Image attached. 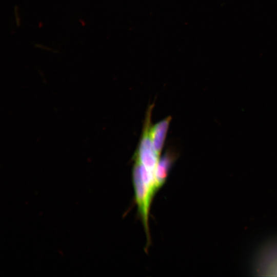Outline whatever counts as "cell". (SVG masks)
<instances>
[{
	"instance_id": "cell-1",
	"label": "cell",
	"mask_w": 277,
	"mask_h": 277,
	"mask_svg": "<svg viewBox=\"0 0 277 277\" xmlns=\"http://www.w3.org/2000/svg\"><path fill=\"white\" fill-rule=\"evenodd\" d=\"M153 106L154 104L149 105L147 110L142 133L133 160L155 172L160 156L154 149L150 135L151 114Z\"/></svg>"
},
{
	"instance_id": "cell-2",
	"label": "cell",
	"mask_w": 277,
	"mask_h": 277,
	"mask_svg": "<svg viewBox=\"0 0 277 277\" xmlns=\"http://www.w3.org/2000/svg\"><path fill=\"white\" fill-rule=\"evenodd\" d=\"M132 183L134 192L135 203L137 212L143 225L147 238L146 249L151 243L149 227V215L152 200L156 194L154 190L144 183L137 173L132 171Z\"/></svg>"
},
{
	"instance_id": "cell-3",
	"label": "cell",
	"mask_w": 277,
	"mask_h": 277,
	"mask_svg": "<svg viewBox=\"0 0 277 277\" xmlns=\"http://www.w3.org/2000/svg\"><path fill=\"white\" fill-rule=\"evenodd\" d=\"M256 269L262 275H277V239L263 247L256 260Z\"/></svg>"
},
{
	"instance_id": "cell-4",
	"label": "cell",
	"mask_w": 277,
	"mask_h": 277,
	"mask_svg": "<svg viewBox=\"0 0 277 277\" xmlns=\"http://www.w3.org/2000/svg\"><path fill=\"white\" fill-rule=\"evenodd\" d=\"M178 153L172 148L167 149L160 157L155 170L154 174L156 187L159 190L166 183L170 171L176 161Z\"/></svg>"
},
{
	"instance_id": "cell-5",
	"label": "cell",
	"mask_w": 277,
	"mask_h": 277,
	"mask_svg": "<svg viewBox=\"0 0 277 277\" xmlns=\"http://www.w3.org/2000/svg\"><path fill=\"white\" fill-rule=\"evenodd\" d=\"M171 119V116H167L151 126L150 135L153 145L159 156L163 150Z\"/></svg>"
}]
</instances>
